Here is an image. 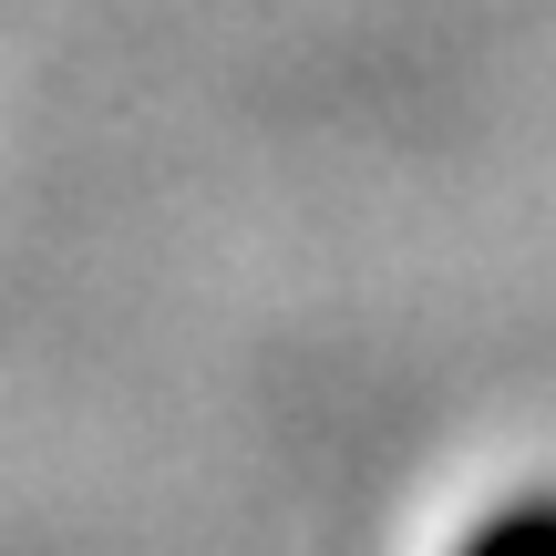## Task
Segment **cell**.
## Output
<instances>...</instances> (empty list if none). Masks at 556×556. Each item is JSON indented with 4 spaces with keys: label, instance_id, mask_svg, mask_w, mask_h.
I'll return each mask as SVG.
<instances>
[{
    "label": "cell",
    "instance_id": "cell-1",
    "mask_svg": "<svg viewBox=\"0 0 556 556\" xmlns=\"http://www.w3.org/2000/svg\"><path fill=\"white\" fill-rule=\"evenodd\" d=\"M454 556H556V495H516L484 526H464Z\"/></svg>",
    "mask_w": 556,
    "mask_h": 556
}]
</instances>
